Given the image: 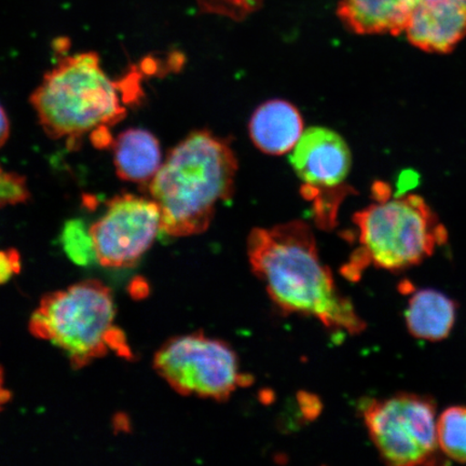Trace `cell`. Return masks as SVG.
Returning <instances> with one entry per match:
<instances>
[{
  "label": "cell",
  "instance_id": "1",
  "mask_svg": "<svg viewBox=\"0 0 466 466\" xmlns=\"http://www.w3.org/2000/svg\"><path fill=\"white\" fill-rule=\"evenodd\" d=\"M250 267L279 309L319 320L325 328L360 334L365 329L351 301L336 288L319 258L310 226L301 220L256 228L248 237Z\"/></svg>",
  "mask_w": 466,
  "mask_h": 466
},
{
  "label": "cell",
  "instance_id": "2",
  "mask_svg": "<svg viewBox=\"0 0 466 466\" xmlns=\"http://www.w3.org/2000/svg\"><path fill=\"white\" fill-rule=\"evenodd\" d=\"M238 160L225 138L208 131L189 134L168 153L147 185L161 213V231L171 237L208 228L218 203L230 199Z\"/></svg>",
  "mask_w": 466,
  "mask_h": 466
},
{
  "label": "cell",
  "instance_id": "3",
  "mask_svg": "<svg viewBox=\"0 0 466 466\" xmlns=\"http://www.w3.org/2000/svg\"><path fill=\"white\" fill-rule=\"evenodd\" d=\"M376 192V202L353 218L360 248L345 268V276L352 279L370 266L400 271L420 265L448 240L445 226L423 198H390L382 186Z\"/></svg>",
  "mask_w": 466,
  "mask_h": 466
},
{
  "label": "cell",
  "instance_id": "4",
  "mask_svg": "<svg viewBox=\"0 0 466 466\" xmlns=\"http://www.w3.org/2000/svg\"><path fill=\"white\" fill-rule=\"evenodd\" d=\"M116 84L96 52L63 56L45 75L31 103L51 138L76 142L87 132L112 127L127 115Z\"/></svg>",
  "mask_w": 466,
  "mask_h": 466
},
{
  "label": "cell",
  "instance_id": "5",
  "mask_svg": "<svg viewBox=\"0 0 466 466\" xmlns=\"http://www.w3.org/2000/svg\"><path fill=\"white\" fill-rule=\"evenodd\" d=\"M112 291L98 281H86L46 295L34 312L29 329L54 343L81 369L109 349L129 357L126 338L114 326Z\"/></svg>",
  "mask_w": 466,
  "mask_h": 466
},
{
  "label": "cell",
  "instance_id": "6",
  "mask_svg": "<svg viewBox=\"0 0 466 466\" xmlns=\"http://www.w3.org/2000/svg\"><path fill=\"white\" fill-rule=\"evenodd\" d=\"M154 366L185 396L224 401L252 383L228 343L201 333L172 338L157 352Z\"/></svg>",
  "mask_w": 466,
  "mask_h": 466
},
{
  "label": "cell",
  "instance_id": "7",
  "mask_svg": "<svg viewBox=\"0 0 466 466\" xmlns=\"http://www.w3.org/2000/svg\"><path fill=\"white\" fill-rule=\"evenodd\" d=\"M362 413L372 444L387 464L416 466L434 462L440 446L432 400L401 393L366 401Z\"/></svg>",
  "mask_w": 466,
  "mask_h": 466
},
{
  "label": "cell",
  "instance_id": "8",
  "mask_svg": "<svg viewBox=\"0 0 466 466\" xmlns=\"http://www.w3.org/2000/svg\"><path fill=\"white\" fill-rule=\"evenodd\" d=\"M90 231L102 266L129 268L137 264L161 231L160 209L153 199L116 196Z\"/></svg>",
  "mask_w": 466,
  "mask_h": 466
},
{
  "label": "cell",
  "instance_id": "9",
  "mask_svg": "<svg viewBox=\"0 0 466 466\" xmlns=\"http://www.w3.org/2000/svg\"><path fill=\"white\" fill-rule=\"evenodd\" d=\"M297 177L304 183V195L317 199L316 208L329 197L338 207L336 190L343 188L352 166V155L345 139L323 127H312L301 134L289 156Z\"/></svg>",
  "mask_w": 466,
  "mask_h": 466
},
{
  "label": "cell",
  "instance_id": "10",
  "mask_svg": "<svg viewBox=\"0 0 466 466\" xmlns=\"http://www.w3.org/2000/svg\"><path fill=\"white\" fill-rule=\"evenodd\" d=\"M405 33L419 49L450 54L466 37V10L458 0H418Z\"/></svg>",
  "mask_w": 466,
  "mask_h": 466
},
{
  "label": "cell",
  "instance_id": "11",
  "mask_svg": "<svg viewBox=\"0 0 466 466\" xmlns=\"http://www.w3.org/2000/svg\"><path fill=\"white\" fill-rule=\"evenodd\" d=\"M248 130L252 142L262 153L281 156L293 150L299 141L304 121L293 104L270 100L255 110Z\"/></svg>",
  "mask_w": 466,
  "mask_h": 466
},
{
  "label": "cell",
  "instance_id": "12",
  "mask_svg": "<svg viewBox=\"0 0 466 466\" xmlns=\"http://www.w3.org/2000/svg\"><path fill=\"white\" fill-rule=\"evenodd\" d=\"M418 0H339L337 15L360 35L405 32Z\"/></svg>",
  "mask_w": 466,
  "mask_h": 466
},
{
  "label": "cell",
  "instance_id": "13",
  "mask_svg": "<svg viewBox=\"0 0 466 466\" xmlns=\"http://www.w3.org/2000/svg\"><path fill=\"white\" fill-rule=\"evenodd\" d=\"M116 175L126 182L147 186L162 166L158 138L143 129H129L113 142Z\"/></svg>",
  "mask_w": 466,
  "mask_h": 466
},
{
  "label": "cell",
  "instance_id": "14",
  "mask_svg": "<svg viewBox=\"0 0 466 466\" xmlns=\"http://www.w3.org/2000/svg\"><path fill=\"white\" fill-rule=\"evenodd\" d=\"M457 305L435 289L413 294L405 311L408 330L418 339L441 341L451 335L456 322Z\"/></svg>",
  "mask_w": 466,
  "mask_h": 466
},
{
  "label": "cell",
  "instance_id": "15",
  "mask_svg": "<svg viewBox=\"0 0 466 466\" xmlns=\"http://www.w3.org/2000/svg\"><path fill=\"white\" fill-rule=\"evenodd\" d=\"M437 441L448 458L466 463V407L447 408L437 419Z\"/></svg>",
  "mask_w": 466,
  "mask_h": 466
},
{
  "label": "cell",
  "instance_id": "16",
  "mask_svg": "<svg viewBox=\"0 0 466 466\" xmlns=\"http://www.w3.org/2000/svg\"><path fill=\"white\" fill-rule=\"evenodd\" d=\"M61 244L75 265L89 267L97 261L95 242L83 220L72 219L63 227Z\"/></svg>",
  "mask_w": 466,
  "mask_h": 466
},
{
  "label": "cell",
  "instance_id": "17",
  "mask_svg": "<svg viewBox=\"0 0 466 466\" xmlns=\"http://www.w3.org/2000/svg\"><path fill=\"white\" fill-rule=\"evenodd\" d=\"M28 198L25 178L0 167V208L25 202Z\"/></svg>",
  "mask_w": 466,
  "mask_h": 466
},
{
  "label": "cell",
  "instance_id": "18",
  "mask_svg": "<svg viewBox=\"0 0 466 466\" xmlns=\"http://www.w3.org/2000/svg\"><path fill=\"white\" fill-rule=\"evenodd\" d=\"M199 3L208 11L237 19L258 8L259 0H199Z\"/></svg>",
  "mask_w": 466,
  "mask_h": 466
},
{
  "label": "cell",
  "instance_id": "19",
  "mask_svg": "<svg viewBox=\"0 0 466 466\" xmlns=\"http://www.w3.org/2000/svg\"><path fill=\"white\" fill-rule=\"evenodd\" d=\"M21 270V258L17 250H0V285L10 281Z\"/></svg>",
  "mask_w": 466,
  "mask_h": 466
},
{
  "label": "cell",
  "instance_id": "20",
  "mask_svg": "<svg viewBox=\"0 0 466 466\" xmlns=\"http://www.w3.org/2000/svg\"><path fill=\"white\" fill-rule=\"evenodd\" d=\"M10 124L7 114L0 105V148L3 147L9 137Z\"/></svg>",
  "mask_w": 466,
  "mask_h": 466
},
{
  "label": "cell",
  "instance_id": "21",
  "mask_svg": "<svg viewBox=\"0 0 466 466\" xmlns=\"http://www.w3.org/2000/svg\"><path fill=\"white\" fill-rule=\"evenodd\" d=\"M11 399L10 392L5 387V378L4 371L0 369V411L3 410V408Z\"/></svg>",
  "mask_w": 466,
  "mask_h": 466
},
{
  "label": "cell",
  "instance_id": "22",
  "mask_svg": "<svg viewBox=\"0 0 466 466\" xmlns=\"http://www.w3.org/2000/svg\"><path fill=\"white\" fill-rule=\"evenodd\" d=\"M460 4L463 5V8L466 10V0H458Z\"/></svg>",
  "mask_w": 466,
  "mask_h": 466
}]
</instances>
